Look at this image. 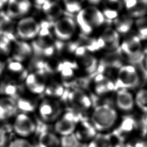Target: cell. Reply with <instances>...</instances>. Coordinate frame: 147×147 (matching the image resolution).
<instances>
[{"instance_id": "277c9868", "label": "cell", "mask_w": 147, "mask_h": 147, "mask_svg": "<svg viewBox=\"0 0 147 147\" xmlns=\"http://www.w3.org/2000/svg\"><path fill=\"white\" fill-rule=\"evenodd\" d=\"M13 120L12 129L18 137L28 139L37 131V124L29 114L18 113Z\"/></svg>"}, {"instance_id": "ffe728a7", "label": "cell", "mask_w": 147, "mask_h": 147, "mask_svg": "<svg viewBox=\"0 0 147 147\" xmlns=\"http://www.w3.org/2000/svg\"><path fill=\"white\" fill-rule=\"evenodd\" d=\"M18 113L30 114L36 111L38 103L37 100L27 96H20L16 99Z\"/></svg>"}, {"instance_id": "83f0119b", "label": "cell", "mask_w": 147, "mask_h": 147, "mask_svg": "<svg viewBox=\"0 0 147 147\" xmlns=\"http://www.w3.org/2000/svg\"><path fill=\"white\" fill-rule=\"evenodd\" d=\"M87 147H113V146L109 135L98 134L95 136Z\"/></svg>"}, {"instance_id": "4dcf8cb0", "label": "cell", "mask_w": 147, "mask_h": 147, "mask_svg": "<svg viewBox=\"0 0 147 147\" xmlns=\"http://www.w3.org/2000/svg\"><path fill=\"white\" fill-rule=\"evenodd\" d=\"M129 11L132 17L143 16L147 13V0H137L134 6Z\"/></svg>"}, {"instance_id": "8992f818", "label": "cell", "mask_w": 147, "mask_h": 147, "mask_svg": "<svg viewBox=\"0 0 147 147\" xmlns=\"http://www.w3.org/2000/svg\"><path fill=\"white\" fill-rule=\"evenodd\" d=\"M78 122L76 114L72 111L68 110L54 122V132L61 137L71 134L76 130Z\"/></svg>"}, {"instance_id": "d6a6232c", "label": "cell", "mask_w": 147, "mask_h": 147, "mask_svg": "<svg viewBox=\"0 0 147 147\" xmlns=\"http://www.w3.org/2000/svg\"><path fill=\"white\" fill-rule=\"evenodd\" d=\"M136 103L143 111L147 112V90H140L136 96Z\"/></svg>"}, {"instance_id": "b9f144b4", "label": "cell", "mask_w": 147, "mask_h": 147, "mask_svg": "<svg viewBox=\"0 0 147 147\" xmlns=\"http://www.w3.org/2000/svg\"><path fill=\"white\" fill-rule=\"evenodd\" d=\"M48 0H34V2L36 3V5L37 6H40L41 7L42 5Z\"/></svg>"}, {"instance_id": "7c38bea8", "label": "cell", "mask_w": 147, "mask_h": 147, "mask_svg": "<svg viewBox=\"0 0 147 147\" xmlns=\"http://www.w3.org/2000/svg\"><path fill=\"white\" fill-rule=\"evenodd\" d=\"M42 73H30L25 79L26 85L30 92L34 94H40L45 91L46 85L45 75Z\"/></svg>"}, {"instance_id": "7402d4cb", "label": "cell", "mask_w": 147, "mask_h": 147, "mask_svg": "<svg viewBox=\"0 0 147 147\" xmlns=\"http://www.w3.org/2000/svg\"><path fill=\"white\" fill-rule=\"evenodd\" d=\"M78 140H87L94 138L95 134V129L93 125L88 123L86 120L83 121L80 125V127L77 129L75 133Z\"/></svg>"}, {"instance_id": "1f68e13d", "label": "cell", "mask_w": 147, "mask_h": 147, "mask_svg": "<svg viewBox=\"0 0 147 147\" xmlns=\"http://www.w3.org/2000/svg\"><path fill=\"white\" fill-rule=\"evenodd\" d=\"M60 147H79V141L74 133L60 138Z\"/></svg>"}, {"instance_id": "ba28073f", "label": "cell", "mask_w": 147, "mask_h": 147, "mask_svg": "<svg viewBox=\"0 0 147 147\" xmlns=\"http://www.w3.org/2000/svg\"><path fill=\"white\" fill-rule=\"evenodd\" d=\"M76 28L75 22L70 17L60 18L55 21L53 25V32L60 40H67L74 34Z\"/></svg>"}, {"instance_id": "f907efd6", "label": "cell", "mask_w": 147, "mask_h": 147, "mask_svg": "<svg viewBox=\"0 0 147 147\" xmlns=\"http://www.w3.org/2000/svg\"><path fill=\"white\" fill-rule=\"evenodd\" d=\"M34 147H41V146H40V145H37L36 146H34Z\"/></svg>"}, {"instance_id": "7bdbcfd3", "label": "cell", "mask_w": 147, "mask_h": 147, "mask_svg": "<svg viewBox=\"0 0 147 147\" xmlns=\"http://www.w3.org/2000/svg\"><path fill=\"white\" fill-rule=\"evenodd\" d=\"M142 124L144 125V129L143 130L144 131L145 129H147V115L145 116L143 119H142Z\"/></svg>"}, {"instance_id": "f35d334b", "label": "cell", "mask_w": 147, "mask_h": 147, "mask_svg": "<svg viewBox=\"0 0 147 147\" xmlns=\"http://www.w3.org/2000/svg\"><path fill=\"white\" fill-rule=\"evenodd\" d=\"M18 3L22 15L25 14L30 9V2L29 0H16Z\"/></svg>"}, {"instance_id": "5b68a950", "label": "cell", "mask_w": 147, "mask_h": 147, "mask_svg": "<svg viewBox=\"0 0 147 147\" xmlns=\"http://www.w3.org/2000/svg\"><path fill=\"white\" fill-rule=\"evenodd\" d=\"M140 83V78L136 68L126 65L119 68L115 83V90L134 88Z\"/></svg>"}, {"instance_id": "cb8c5ba5", "label": "cell", "mask_w": 147, "mask_h": 147, "mask_svg": "<svg viewBox=\"0 0 147 147\" xmlns=\"http://www.w3.org/2000/svg\"><path fill=\"white\" fill-rule=\"evenodd\" d=\"M84 10L93 26H99L105 22V18L103 14L97 8L90 6Z\"/></svg>"}, {"instance_id": "4316f807", "label": "cell", "mask_w": 147, "mask_h": 147, "mask_svg": "<svg viewBox=\"0 0 147 147\" xmlns=\"http://www.w3.org/2000/svg\"><path fill=\"white\" fill-rule=\"evenodd\" d=\"M76 21L82 32L84 34H88L92 32L93 26L87 16L84 9L81 10L78 13Z\"/></svg>"}, {"instance_id": "d4e9b609", "label": "cell", "mask_w": 147, "mask_h": 147, "mask_svg": "<svg viewBox=\"0 0 147 147\" xmlns=\"http://www.w3.org/2000/svg\"><path fill=\"white\" fill-rule=\"evenodd\" d=\"M7 69L13 76H14V78L17 77L19 80L26 79L28 76L27 70L24 68L21 62L15 61L13 59L8 63Z\"/></svg>"}, {"instance_id": "e575fe53", "label": "cell", "mask_w": 147, "mask_h": 147, "mask_svg": "<svg viewBox=\"0 0 147 147\" xmlns=\"http://www.w3.org/2000/svg\"><path fill=\"white\" fill-rule=\"evenodd\" d=\"M136 23L139 33V37L147 38V18H140L137 20Z\"/></svg>"}, {"instance_id": "e0dca14e", "label": "cell", "mask_w": 147, "mask_h": 147, "mask_svg": "<svg viewBox=\"0 0 147 147\" xmlns=\"http://www.w3.org/2000/svg\"><path fill=\"white\" fill-rule=\"evenodd\" d=\"M95 83V90L97 94L103 95L108 92L115 90V83L102 74H94V78Z\"/></svg>"}, {"instance_id": "d590c367", "label": "cell", "mask_w": 147, "mask_h": 147, "mask_svg": "<svg viewBox=\"0 0 147 147\" xmlns=\"http://www.w3.org/2000/svg\"><path fill=\"white\" fill-rule=\"evenodd\" d=\"M8 147H34V146L28 139L17 137L9 142Z\"/></svg>"}, {"instance_id": "681fc988", "label": "cell", "mask_w": 147, "mask_h": 147, "mask_svg": "<svg viewBox=\"0 0 147 147\" xmlns=\"http://www.w3.org/2000/svg\"><path fill=\"white\" fill-rule=\"evenodd\" d=\"M144 134H147V129H145V130L144 131Z\"/></svg>"}, {"instance_id": "603a6c76", "label": "cell", "mask_w": 147, "mask_h": 147, "mask_svg": "<svg viewBox=\"0 0 147 147\" xmlns=\"http://www.w3.org/2000/svg\"><path fill=\"white\" fill-rule=\"evenodd\" d=\"M80 58L82 67L88 74L92 75L96 72L98 67V63L94 56L86 53Z\"/></svg>"}, {"instance_id": "30bf717a", "label": "cell", "mask_w": 147, "mask_h": 147, "mask_svg": "<svg viewBox=\"0 0 147 147\" xmlns=\"http://www.w3.org/2000/svg\"><path fill=\"white\" fill-rule=\"evenodd\" d=\"M123 56V55L120 47L107 53L99 62L96 71V73L103 74L106 69L121 68L122 67Z\"/></svg>"}, {"instance_id": "f6af8a7d", "label": "cell", "mask_w": 147, "mask_h": 147, "mask_svg": "<svg viewBox=\"0 0 147 147\" xmlns=\"http://www.w3.org/2000/svg\"><path fill=\"white\" fill-rule=\"evenodd\" d=\"M102 0H88L89 2H90L92 4H98Z\"/></svg>"}, {"instance_id": "44dd1931", "label": "cell", "mask_w": 147, "mask_h": 147, "mask_svg": "<svg viewBox=\"0 0 147 147\" xmlns=\"http://www.w3.org/2000/svg\"><path fill=\"white\" fill-rule=\"evenodd\" d=\"M38 145L41 147H60V138L55 132L44 131L39 135Z\"/></svg>"}, {"instance_id": "836d02e7", "label": "cell", "mask_w": 147, "mask_h": 147, "mask_svg": "<svg viewBox=\"0 0 147 147\" xmlns=\"http://www.w3.org/2000/svg\"><path fill=\"white\" fill-rule=\"evenodd\" d=\"M84 0H63L66 10L71 13L79 12Z\"/></svg>"}, {"instance_id": "7dc6e473", "label": "cell", "mask_w": 147, "mask_h": 147, "mask_svg": "<svg viewBox=\"0 0 147 147\" xmlns=\"http://www.w3.org/2000/svg\"><path fill=\"white\" fill-rule=\"evenodd\" d=\"M146 56L145 57V59H144V61H145V70L147 71V51H146Z\"/></svg>"}, {"instance_id": "3957f363", "label": "cell", "mask_w": 147, "mask_h": 147, "mask_svg": "<svg viewBox=\"0 0 147 147\" xmlns=\"http://www.w3.org/2000/svg\"><path fill=\"white\" fill-rule=\"evenodd\" d=\"M120 48L123 55L133 65L143 68V61L145 59L144 54L141 50L140 38L139 36H133L123 41Z\"/></svg>"}, {"instance_id": "4fadbf2b", "label": "cell", "mask_w": 147, "mask_h": 147, "mask_svg": "<svg viewBox=\"0 0 147 147\" xmlns=\"http://www.w3.org/2000/svg\"><path fill=\"white\" fill-rule=\"evenodd\" d=\"M11 51L13 60L19 62L25 60L33 53L31 45L26 42L16 40L11 42Z\"/></svg>"}, {"instance_id": "8d00e7d4", "label": "cell", "mask_w": 147, "mask_h": 147, "mask_svg": "<svg viewBox=\"0 0 147 147\" xmlns=\"http://www.w3.org/2000/svg\"><path fill=\"white\" fill-rule=\"evenodd\" d=\"M11 41L7 37L0 35V54L7 55L11 51Z\"/></svg>"}, {"instance_id": "9c48e42d", "label": "cell", "mask_w": 147, "mask_h": 147, "mask_svg": "<svg viewBox=\"0 0 147 147\" xmlns=\"http://www.w3.org/2000/svg\"><path fill=\"white\" fill-rule=\"evenodd\" d=\"M62 98L78 110H86L91 106V100L88 96L78 88H75L72 91L65 90Z\"/></svg>"}, {"instance_id": "60d3db41", "label": "cell", "mask_w": 147, "mask_h": 147, "mask_svg": "<svg viewBox=\"0 0 147 147\" xmlns=\"http://www.w3.org/2000/svg\"><path fill=\"white\" fill-rule=\"evenodd\" d=\"M126 147H147V141L144 140H137L128 142Z\"/></svg>"}, {"instance_id": "6da1fadb", "label": "cell", "mask_w": 147, "mask_h": 147, "mask_svg": "<svg viewBox=\"0 0 147 147\" xmlns=\"http://www.w3.org/2000/svg\"><path fill=\"white\" fill-rule=\"evenodd\" d=\"M117 114L108 104L96 106L91 116L92 125L96 130H104L110 128L115 122Z\"/></svg>"}, {"instance_id": "7a4b0ae2", "label": "cell", "mask_w": 147, "mask_h": 147, "mask_svg": "<svg viewBox=\"0 0 147 147\" xmlns=\"http://www.w3.org/2000/svg\"><path fill=\"white\" fill-rule=\"evenodd\" d=\"M36 112L41 122L54 123L60 118L62 108L60 103L55 99L46 98L39 102Z\"/></svg>"}, {"instance_id": "9a60e30c", "label": "cell", "mask_w": 147, "mask_h": 147, "mask_svg": "<svg viewBox=\"0 0 147 147\" xmlns=\"http://www.w3.org/2000/svg\"><path fill=\"white\" fill-rule=\"evenodd\" d=\"M22 87L14 80H6L0 83V94L17 99L21 94Z\"/></svg>"}, {"instance_id": "f546056e", "label": "cell", "mask_w": 147, "mask_h": 147, "mask_svg": "<svg viewBox=\"0 0 147 147\" xmlns=\"http://www.w3.org/2000/svg\"><path fill=\"white\" fill-rule=\"evenodd\" d=\"M114 22L117 32L121 33H127L130 29L133 23V20L127 17H123L121 18H117Z\"/></svg>"}, {"instance_id": "52a82bcc", "label": "cell", "mask_w": 147, "mask_h": 147, "mask_svg": "<svg viewBox=\"0 0 147 147\" xmlns=\"http://www.w3.org/2000/svg\"><path fill=\"white\" fill-rule=\"evenodd\" d=\"M41 26L33 17H25L20 20L16 26L17 35L22 39L28 40L35 37L40 32Z\"/></svg>"}, {"instance_id": "d6986e66", "label": "cell", "mask_w": 147, "mask_h": 147, "mask_svg": "<svg viewBox=\"0 0 147 147\" xmlns=\"http://www.w3.org/2000/svg\"><path fill=\"white\" fill-rule=\"evenodd\" d=\"M100 38L103 42V48L110 51H114L119 48V35L113 28H106Z\"/></svg>"}, {"instance_id": "2e32d148", "label": "cell", "mask_w": 147, "mask_h": 147, "mask_svg": "<svg viewBox=\"0 0 147 147\" xmlns=\"http://www.w3.org/2000/svg\"><path fill=\"white\" fill-rule=\"evenodd\" d=\"M42 10L49 21L52 22L60 18L63 9L57 0H48L41 6Z\"/></svg>"}, {"instance_id": "ac0fdd59", "label": "cell", "mask_w": 147, "mask_h": 147, "mask_svg": "<svg viewBox=\"0 0 147 147\" xmlns=\"http://www.w3.org/2000/svg\"><path fill=\"white\" fill-rule=\"evenodd\" d=\"M116 104L118 107L123 111L132 110L134 106L132 95L126 89L118 90L116 95Z\"/></svg>"}, {"instance_id": "f1b7e54d", "label": "cell", "mask_w": 147, "mask_h": 147, "mask_svg": "<svg viewBox=\"0 0 147 147\" xmlns=\"http://www.w3.org/2000/svg\"><path fill=\"white\" fill-rule=\"evenodd\" d=\"M44 92L48 96V98L54 99L55 98L62 97L65 90L61 84L54 82L47 86Z\"/></svg>"}, {"instance_id": "8fae6325", "label": "cell", "mask_w": 147, "mask_h": 147, "mask_svg": "<svg viewBox=\"0 0 147 147\" xmlns=\"http://www.w3.org/2000/svg\"><path fill=\"white\" fill-rule=\"evenodd\" d=\"M18 113L16 99L6 96L0 98V122L13 119Z\"/></svg>"}, {"instance_id": "c3c4849f", "label": "cell", "mask_w": 147, "mask_h": 147, "mask_svg": "<svg viewBox=\"0 0 147 147\" xmlns=\"http://www.w3.org/2000/svg\"><path fill=\"white\" fill-rule=\"evenodd\" d=\"M143 72V74H144V78L147 80V71L144 69L142 71Z\"/></svg>"}, {"instance_id": "bcb514c9", "label": "cell", "mask_w": 147, "mask_h": 147, "mask_svg": "<svg viewBox=\"0 0 147 147\" xmlns=\"http://www.w3.org/2000/svg\"><path fill=\"white\" fill-rule=\"evenodd\" d=\"M3 69H4V64L0 60V74H1Z\"/></svg>"}, {"instance_id": "5bb4252c", "label": "cell", "mask_w": 147, "mask_h": 147, "mask_svg": "<svg viewBox=\"0 0 147 147\" xmlns=\"http://www.w3.org/2000/svg\"><path fill=\"white\" fill-rule=\"evenodd\" d=\"M15 30L14 22L13 21L7 13L3 11L0 12V35L5 36L11 42L16 40L14 34Z\"/></svg>"}, {"instance_id": "ab89813d", "label": "cell", "mask_w": 147, "mask_h": 147, "mask_svg": "<svg viewBox=\"0 0 147 147\" xmlns=\"http://www.w3.org/2000/svg\"><path fill=\"white\" fill-rule=\"evenodd\" d=\"M8 141V133L5 128L0 126V147H5Z\"/></svg>"}, {"instance_id": "74e56055", "label": "cell", "mask_w": 147, "mask_h": 147, "mask_svg": "<svg viewBox=\"0 0 147 147\" xmlns=\"http://www.w3.org/2000/svg\"><path fill=\"white\" fill-rule=\"evenodd\" d=\"M103 16L105 18V20L107 19L108 21L110 22L113 20H116L118 16L117 11L112 9L106 8L103 10Z\"/></svg>"}, {"instance_id": "484cf974", "label": "cell", "mask_w": 147, "mask_h": 147, "mask_svg": "<svg viewBox=\"0 0 147 147\" xmlns=\"http://www.w3.org/2000/svg\"><path fill=\"white\" fill-rule=\"evenodd\" d=\"M136 126V121L133 118L130 117H125L122 120L120 126L115 131V134L117 137L121 138L125 134H126L133 131Z\"/></svg>"}, {"instance_id": "ee69618b", "label": "cell", "mask_w": 147, "mask_h": 147, "mask_svg": "<svg viewBox=\"0 0 147 147\" xmlns=\"http://www.w3.org/2000/svg\"><path fill=\"white\" fill-rule=\"evenodd\" d=\"M8 2V0H0V9L4 6V5Z\"/></svg>"}]
</instances>
